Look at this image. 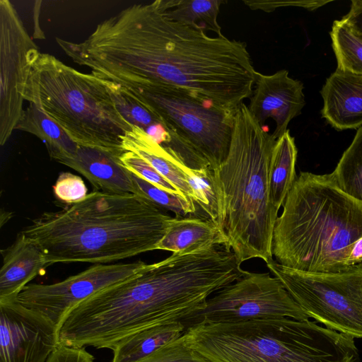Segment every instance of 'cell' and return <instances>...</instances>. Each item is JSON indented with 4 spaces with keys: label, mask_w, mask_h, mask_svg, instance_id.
<instances>
[{
    "label": "cell",
    "mask_w": 362,
    "mask_h": 362,
    "mask_svg": "<svg viewBox=\"0 0 362 362\" xmlns=\"http://www.w3.org/2000/svg\"><path fill=\"white\" fill-rule=\"evenodd\" d=\"M56 42L101 80L133 91L177 86L233 113L252 95L257 74L244 42L175 21L159 0L122 9L82 42Z\"/></svg>",
    "instance_id": "6da1fadb"
},
{
    "label": "cell",
    "mask_w": 362,
    "mask_h": 362,
    "mask_svg": "<svg viewBox=\"0 0 362 362\" xmlns=\"http://www.w3.org/2000/svg\"><path fill=\"white\" fill-rule=\"evenodd\" d=\"M225 245L187 255L173 253L136 275L88 297L66 315L60 344L112 349L145 328L182 322L243 270Z\"/></svg>",
    "instance_id": "7a4b0ae2"
},
{
    "label": "cell",
    "mask_w": 362,
    "mask_h": 362,
    "mask_svg": "<svg viewBox=\"0 0 362 362\" xmlns=\"http://www.w3.org/2000/svg\"><path fill=\"white\" fill-rule=\"evenodd\" d=\"M170 218L137 194L94 191L43 213L21 232L41 248L49 265L102 264L155 250Z\"/></svg>",
    "instance_id": "3957f363"
},
{
    "label": "cell",
    "mask_w": 362,
    "mask_h": 362,
    "mask_svg": "<svg viewBox=\"0 0 362 362\" xmlns=\"http://www.w3.org/2000/svg\"><path fill=\"white\" fill-rule=\"evenodd\" d=\"M282 206L273 233L276 262L313 273L350 268L349 255L362 238V203L339 189L331 173L300 172Z\"/></svg>",
    "instance_id": "277c9868"
},
{
    "label": "cell",
    "mask_w": 362,
    "mask_h": 362,
    "mask_svg": "<svg viewBox=\"0 0 362 362\" xmlns=\"http://www.w3.org/2000/svg\"><path fill=\"white\" fill-rule=\"evenodd\" d=\"M276 139L244 103L234 116L224 161L213 170L218 197L216 223L238 262L273 260L272 240L278 213L269 192V163Z\"/></svg>",
    "instance_id": "5b68a950"
},
{
    "label": "cell",
    "mask_w": 362,
    "mask_h": 362,
    "mask_svg": "<svg viewBox=\"0 0 362 362\" xmlns=\"http://www.w3.org/2000/svg\"><path fill=\"white\" fill-rule=\"evenodd\" d=\"M184 336L211 362H360L354 338L309 320L199 323Z\"/></svg>",
    "instance_id": "8992f818"
},
{
    "label": "cell",
    "mask_w": 362,
    "mask_h": 362,
    "mask_svg": "<svg viewBox=\"0 0 362 362\" xmlns=\"http://www.w3.org/2000/svg\"><path fill=\"white\" fill-rule=\"evenodd\" d=\"M25 100L35 104L79 146L118 156L122 138L132 129L103 80L81 72L48 53L32 63Z\"/></svg>",
    "instance_id": "52a82bcc"
},
{
    "label": "cell",
    "mask_w": 362,
    "mask_h": 362,
    "mask_svg": "<svg viewBox=\"0 0 362 362\" xmlns=\"http://www.w3.org/2000/svg\"><path fill=\"white\" fill-rule=\"evenodd\" d=\"M129 91L160 119L171 139L165 148L186 166L195 169L208 163L214 170L224 161L235 113L168 84Z\"/></svg>",
    "instance_id": "ba28073f"
},
{
    "label": "cell",
    "mask_w": 362,
    "mask_h": 362,
    "mask_svg": "<svg viewBox=\"0 0 362 362\" xmlns=\"http://www.w3.org/2000/svg\"><path fill=\"white\" fill-rule=\"evenodd\" d=\"M305 314L325 327L362 338V263L337 273L302 272L266 264Z\"/></svg>",
    "instance_id": "9c48e42d"
},
{
    "label": "cell",
    "mask_w": 362,
    "mask_h": 362,
    "mask_svg": "<svg viewBox=\"0 0 362 362\" xmlns=\"http://www.w3.org/2000/svg\"><path fill=\"white\" fill-rule=\"evenodd\" d=\"M309 317L280 280L269 273L247 272L209 298L182 322L185 329L199 323H232L257 319Z\"/></svg>",
    "instance_id": "30bf717a"
},
{
    "label": "cell",
    "mask_w": 362,
    "mask_h": 362,
    "mask_svg": "<svg viewBox=\"0 0 362 362\" xmlns=\"http://www.w3.org/2000/svg\"><path fill=\"white\" fill-rule=\"evenodd\" d=\"M38 48L8 0L0 1V145L15 130Z\"/></svg>",
    "instance_id": "8fae6325"
},
{
    "label": "cell",
    "mask_w": 362,
    "mask_h": 362,
    "mask_svg": "<svg viewBox=\"0 0 362 362\" xmlns=\"http://www.w3.org/2000/svg\"><path fill=\"white\" fill-rule=\"evenodd\" d=\"M146 264L141 261L97 264L57 283L29 284L18 293L16 301L43 315L60 329L66 315L81 302L108 286L136 275Z\"/></svg>",
    "instance_id": "7c38bea8"
},
{
    "label": "cell",
    "mask_w": 362,
    "mask_h": 362,
    "mask_svg": "<svg viewBox=\"0 0 362 362\" xmlns=\"http://www.w3.org/2000/svg\"><path fill=\"white\" fill-rule=\"evenodd\" d=\"M59 345L48 318L16 300L0 303V362H46Z\"/></svg>",
    "instance_id": "4fadbf2b"
},
{
    "label": "cell",
    "mask_w": 362,
    "mask_h": 362,
    "mask_svg": "<svg viewBox=\"0 0 362 362\" xmlns=\"http://www.w3.org/2000/svg\"><path fill=\"white\" fill-rule=\"evenodd\" d=\"M305 105L303 83L291 78L287 70L271 75L257 72L247 107L262 127L267 119L275 122L272 134L276 140L288 130L289 122L301 113Z\"/></svg>",
    "instance_id": "5bb4252c"
},
{
    "label": "cell",
    "mask_w": 362,
    "mask_h": 362,
    "mask_svg": "<svg viewBox=\"0 0 362 362\" xmlns=\"http://www.w3.org/2000/svg\"><path fill=\"white\" fill-rule=\"evenodd\" d=\"M322 116L337 130L362 126V75L336 69L320 90Z\"/></svg>",
    "instance_id": "9a60e30c"
},
{
    "label": "cell",
    "mask_w": 362,
    "mask_h": 362,
    "mask_svg": "<svg viewBox=\"0 0 362 362\" xmlns=\"http://www.w3.org/2000/svg\"><path fill=\"white\" fill-rule=\"evenodd\" d=\"M62 164L83 175L100 192L134 194L132 173L120 162L119 156L90 146H78L76 155L64 159Z\"/></svg>",
    "instance_id": "2e32d148"
},
{
    "label": "cell",
    "mask_w": 362,
    "mask_h": 362,
    "mask_svg": "<svg viewBox=\"0 0 362 362\" xmlns=\"http://www.w3.org/2000/svg\"><path fill=\"white\" fill-rule=\"evenodd\" d=\"M1 254L0 303L16 300L21 290L49 266L41 248L22 232Z\"/></svg>",
    "instance_id": "e0dca14e"
},
{
    "label": "cell",
    "mask_w": 362,
    "mask_h": 362,
    "mask_svg": "<svg viewBox=\"0 0 362 362\" xmlns=\"http://www.w3.org/2000/svg\"><path fill=\"white\" fill-rule=\"evenodd\" d=\"M218 245H226L220 227L209 218L171 217L156 250L187 255Z\"/></svg>",
    "instance_id": "ac0fdd59"
},
{
    "label": "cell",
    "mask_w": 362,
    "mask_h": 362,
    "mask_svg": "<svg viewBox=\"0 0 362 362\" xmlns=\"http://www.w3.org/2000/svg\"><path fill=\"white\" fill-rule=\"evenodd\" d=\"M122 147L124 151L134 152L147 161L184 197L195 203L194 194L183 171L184 164L145 131L132 125L122 138Z\"/></svg>",
    "instance_id": "d6986e66"
},
{
    "label": "cell",
    "mask_w": 362,
    "mask_h": 362,
    "mask_svg": "<svg viewBox=\"0 0 362 362\" xmlns=\"http://www.w3.org/2000/svg\"><path fill=\"white\" fill-rule=\"evenodd\" d=\"M16 129L30 133L40 139L45 144L50 157L59 163L73 158L79 146L58 123L33 103H29L24 108Z\"/></svg>",
    "instance_id": "ffe728a7"
},
{
    "label": "cell",
    "mask_w": 362,
    "mask_h": 362,
    "mask_svg": "<svg viewBox=\"0 0 362 362\" xmlns=\"http://www.w3.org/2000/svg\"><path fill=\"white\" fill-rule=\"evenodd\" d=\"M185 330L181 322L160 324L139 330L115 345L112 349V362H136L179 339Z\"/></svg>",
    "instance_id": "44dd1931"
},
{
    "label": "cell",
    "mask_w": 362,
    "mask_h": 362,
    "mask_svg": "<svg viewBox=\"0 0 362 362\" xmlns=\"http://www.w3.org/2000/svg\"><path fill=\"white\" fill-rule=\"evenodd\" d=\"M298 149L288 129L276 140L269 163V192L272 204L279 212L296 179Z\"/></svg>",
    "instance_id": "7402d4cb"
},
{
    "label": "cell",
    "mask_w": 362,
    "mask_h": 362,
    "mask_svg": "<svg viewBox=\"0 0 362 362\" xmlns=\"http://www.w3.org/2000/svg\"><path fill=\"white\" fill-rule=\"evenodd\" d=\"M103 82L117 109L129 124L145 131L163 146L170 142V134L160 119L131 91L116 83L106 81Z\"/></svg>",
    "instance_id": "603a6c76"
},
{
    "label": "cell",
    "mask_w": 362,
    "mask_h": 362,
    "mask_svg": "<svg viewBox=\"0 0 362 362\" xmlns=\"http://www.w3.org/2000/svg\"><path fill=\"white\" fill-rule=\"evenodd\" d=\"M165 14L182 24L223 35L218 23L221 0H159Z\"/></svg>",
    "instance_id": "cb8c5ba5"
},
{
    "label": "cell",
    "mask_w": 362,
    "mask_h": 362,
    "mask_svg": "<svg viewBox=\"0 0 362 362\" xmlns=\"http://www.w3.org/2000/svg\"><path fill=\"white\" fill-rule=\"evenodd\" d=\"M330 37L337 70L362 75V35L341 18L333 22Z\"/></svg>",
    "instance_id": "d4e9b609"
},
{
    "label": "cell",
    "mask_w": 362,
    "mask_h": 362,
    "mask_svg": "<svg viewBox=\"0 0 362 362\" xmlns=\"http://www.w3.org/2000/svg\"><path fill=\"white\" fill-rule=\"evenodd\" d=\"M331 174L339 189L362 203V126Z\"/></svg>",
    "instance_id": "484cf974"
},
{
    "label": "cell",
    "mask_w": 362,
    "mask_h": 362,
    "mask_svg": "<svg viewBox=\"0 0 362 362\" xmlns=\"http://www.w3.org/2000/svg\"><path fill=\"white\" fill-rule=\"evenodd\" d=\"M135 194H137L156 207L173 212L176 216L185 217L197 212V204L180 194L169 192L132 173Z\"/></svg>",
    "instance_id": "4316f807"
},
{
    "label": "cell",
    "mask_w": 362,
    "mask_h": 362,
    "mask_svg": "<svg viewBox=\"0 0 362 362\" xmlns=\"http://www.w3.org/2000/svg\"><path fill=\"white\" fill-rule=\"evenodd\" d=\"M186 180L195 196V203L206 214L207 218L216 223L218 197L213 170L204 168L192 170L183 166Z\"/></svg>",
    "instance_id": "83f0119b"
},
{
    "label": "cell",
    "mask_w": 362,
    "mask_h": 362,
    "mask_svg": "<svg viewBox=\"0 0 362 362\" xmlns=\"http://www.w3.org/2000/svg\"><path fill=\"white\" fill-rule=\"evenodd\" d=\"M136 362H211L186 342L184 334Z\"/></svg>",
    "instance_id": "f1b7e54d"
},
{
    "label": "cell",
    "mask_w": 362,
    "mask_h": 362,
    "mask_svg": "<svg viewBox=\"0 0 362 362\" xmlns=\"http://www.w3.org/2000/svg\"><path fill=\"white\" fill-rule=\"evenodd\" d=\"M119 160L122 164L134 175L169 192L182 194L147 161L134 152L125 151L119 156Z\"/></svg>",
    "instance_id": "f546056e"
},
{
    "label": "cell",
    "mask_w": 362,
    "mask_h": 362,
    "mask_svg": "<svg viewBox=\"0 0 362 362\" xmlns=\"http://www.w3.org/2000/svg\"><path fill=\"white\" fill-rule=\"evenodd\" d=\"M53 191L58 200L69 205L81 202L88 194L83 180L79 176L67 172L60 173Z\"/></svg>",
    "instance_id": "4dcf8cb0"
},
{
    "label": "cell",
    "mask_w": 362,
    "mask_h": 362,
    "mask_svg": "<svg viewBox=\"0 0 362 362\" xmlns=\"http://www.w3.org/2000/svg\"><path fill=\"white\" fill-rule=\"evenodd\" d=\"M244 4L252 10H262L272 12L282 6H298L309 10L316 9L329 1H243Z\"/></svg>",
    "instance_id": "1f68e13d"
},
{
    "label": "cell",
    "mask_w": 362,
    "mask_h": 362,
    "mask_svg": "<svg viewBox=\"0 0 362 362\" xmlns=\"http://www.w3.org/2000/svg\"><path fill=\"white\" fill-rule=\"evenodd\" d=\"M94 356L85 347L60 344L46 362H94Z\"/></svg>",
    "instance_id": "d6a6232c"
},
{
    "label": "cell",
    "mask_w": 362,
    "mask_h": 362,
    "mask_svg": "<svg viewBox=\"0 0 362 362\" xmlns=\"http://www.w3.org/2000/svg\"><path fill=\"white\" fill-rule=\"evenodd\" d=\"M342 18L362 35V0H352L349 12Z\"/></svg>",
    "instance_id": "836d02e7"
},
{
    "label": "cell",
    "mask_w": 362,
    "mask_h": 362,
    "mask_svg": "<svg viewBox=\"0 0 362 362\" xmlns=\"http://www.w3.org/2000/svg\"><path fill=\"white\" fill-rule=\"evenodd\" d=\"M362 263V238L354 245L348 259V265L351 267Z\"/></svg>",
    "instance_id": "e575fe53"
}]
</instances>
